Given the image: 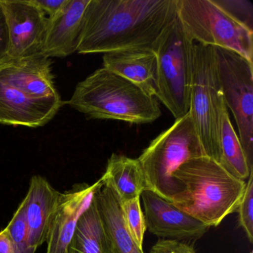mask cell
Segmentation results:
<instances>
[{"label":"cell","mask_w":253,"mask_h":253,"mask_svg":"<svg viewBox=\"0 0 253 253\" xmlns=\"http://www.w3.org/2000/svg\"><path fill=\"white\" fill-rule=\"evenodd\" d=\"M177 15V0H90L78 52L153 48Z\"/></svg>","instance_id":"cell-1"},{"label":"cell","mask_w":253,"mask_h":253,"mask_svg":"<svg viewBox=\"0 0 253 253\" xmlns=\"http://www.w3.org/2000/svg\"><path fill=\"white\" fill-rule=\"evenodd\" d=\"M173 177L178 192L171 202L208 227L237 211L247 183L207 155L186 161Z\"/></svg>","instance_id":"cell-2"},{"label":"cell","mask_w":253,"mask_h":253,"mask_svg":"<svg viewBox=\"0 0 253 253\" xmlns=\"http://www.w3.org/2000/svg\"><path fill=\"white\" fill-rule=\"evenodd\" d=\"M68 104L92 119L145 124L161 116L155 96L104 67L78 83Z\"/></svg>","instance_id":"cell-3"},{"label":"cell","mask_w":253,"mask_h":253,"mask_svg":"<svg viewBox=\"0 0 253 253\" xmlns=\"http://www.w3.org/2000/svg\"><path fill=\"white\" fill-rule=\"evenodd\" d=\"M177 14L193 42L253 60V29L235 14L229 0H177Z\"/></svg>","instance_id":"cell-4"},{"label":"cell","mask_w":253,"mask_h":253,"mask_svg":"<svg viewBox=\"0 0 253 253\" xmlns=\"http://www.w3.org/2000/svg\"><path fill=\"white\" fill-rule=\"evenodd\" d=\"M203 155H207L189 112L154 139L137 158L146 177V190L171 201L178 192L174 172L186 161Z\"/></svg>","instance_id":"cell-5"},{"label":"cell","mask_w":253,"mask_h":253,"mask_svg":"<svg viewBox=\"0 0 253 253\" xmlns=\"http://www.w3.org/2000/svg\"><path fill=\"white\" fill-rule=\"evenodd\" d=\"M194 43L177 14L152 48L158 62L155 97L175 120L189 112Z\"/></svg>","instance_id":"cell-6"},{"label":"cell","mask_w":253,"mask_h":253,"mask_svg":"<svg viewBox=\"0 0 253 253\" xmlns=\"http://www.w3.org/2000/svg\"><path fill=\"white\" fill-rule=\"evenodd\" d=\"M223 103L214 47L195 42L189 114L206 155L216 161L219 154L220 109Z\"/></svg>","instance_id":"cell-7"},{"label":"cell","mask_w":253,"mask_h":253,"mask_svg":"<svg viewBox=\"0 0 253 253\" xmlns=\"http://www.w3.org/2000/svg\"><path fill=\"white\" fill-rule=\"evenodd\" d=\"M214 50L223 100L236 121L241 146L253 168V62L234 51Z\"/></svg>","instance_id":"cell-8"},{"label":"cell","mask_w":253,"mask_h":253,"mask_svg":"<svg viewBox=\"0 0 253 253\" xmlns=\"http://www.w3.org/2000/svg\"><path fill=\"white\" fill-rule=\"evenodd\" d=\"M8 28V58L43 54L48 17L32 0H0Z\"/></svg>","instance_id":"cell-9"},{"label":"cell","mask_w":253,"mask_h":253,"mask_svg":"<svg viewBox=\"0 0 253 253\" xmlns=\"http://www.w3.org/2000/svg\"><path fill=\"white\" fill-rule=\"evenodd\" d=\"M140 198L146 229L156 236L177 241L197 240L210 228L152 191H143Z\"/></svg>","instance_id":"cell-10"},{"label":"cell","mask_w":253,"mask_h":253,"mask_svg":"<svg viewBox=\"0 0 253 253\" xmlns=\"http://www.w3.org/2000/svg\"><path fill=\"white\" fill-rule=\"evenodd\" d=\"M51 66L43 54L8 58L0 66V79L32 98L60 100Z\"/></svg>","instance_id":"cell-11"},{"label":"cell","mask_w":253,"mask_h":253,"mask_svg":"<svg viewBox=\"0 0 253 253\" xmlns=\"http://www.w3.org/2000/svg\"><path fill=\"white\" fill-rule=\"evenodd\" d=\"M103 185V179L100 178L94 184L79 185L61 193L47 237V253H69L78 218Z\"/></svg>","instance_id":"cell-12"},{"label":"cell","mask_w":253,"mask_h":253,"mask_svg":"<svg viewBox=\"0 0 253 253\" xmlns=\"http://www.w3.org/2000/svg\"><path fill=\"white\" fill-rule=\"evenodd\" d=\"M63 106L60 100H41L29 97L0 79V124L23 126H42Z\"/></svg>","instance_id":"cell-13"},{"label":"cell","mask_w":253,"mask_h":253,"mask_svg":"<svg viewBox=\"0 0 253 253\" xmlns=\"http://www.w3.org/2000/svg\"><path fill=\"white\" fill-rule=\"evenodd\" d=\"M89 1L69 0L57 15L48 18L43 55L48 58L65 57L78 51Z\"/></svg>","instance_id":"cell-14"},{"label":"cell","mask_w":253,"mask_h":253,"mask_svg":"<svg viewBox=\"0 0 253 253\" xmlns=\"http://www.w3.org/2000/svg\"><path fill=\"white\" fill-rule=\"evenodd\" d=\"M60 195L42 176L35 175L31 179L27 195L23 201L31 244L35 250L46 242Z\"/></svg>","instance_id":"cell-15"},{"label":"cell","mask_w":253,"mask_h":253,"mask_svg":"<svg viewBox=\"0 0 253 253\" xmlns=\"http://www.w3.org/2000/svg\"><path fill=\"white\" fill-rule=\"evenodd\" d=\"M101 178L103 185L94 196L106 235V253H143L128 232L118 194L109 181Z\"/></svg>","instance_id":"cell-16"},{"label":"cell","mask_w":253,"mask_h":253,"mask_svg":"<svg viewBox=\"0 0 253 253\" xmlns=\"http://www.w3.org/2000/svg\"><path fill=\"white\" fill-rule=\"evenodd\" d=\"M103 67L131 81L152 96L156 95L158 62L152 48H127L106 53Z\"/></svg>","instance_id":"cell-17"},{"label":"cell","mask_w":253,"mask_h":253,"mask_svg":"<svg viewBox=\"0 0 253 253\" xmlns=\"http://www.w3.org/2000/svg\"><path fill=\"white\" fill-rule=\"evenodd\" d=\"M102 177L112 185L122 203L140 197L146 189L144 171L137 158L112 154Z\"/></svg>","instance_id":"cell-18"},{"label":"cell","mask_w":253,"mask_h":253,"mask_svg":"<svg viewBox=\"0 0 253 253\" xmlns=\"http://www.w3.org/2000/svg\"><path fill=\"white\" fill-rule=\"evenodd\" d=\"M219 154L217 162L228 172L241 180L249 178L253 171L235 131L225 103L220 109Z\"/></svg>","instance_id":"cell-19"},{"label":"cell","mask_w":253,"mask_h":253,"mask_svg":"<svg viewBox=\"0 0 253 253\" xmlns=\"http://www.w3.org/2000/svg\"><path fill=\"white\" fill-rule=\"evenodd\" d=\"M69 253H106V235L94 195L78 218Z\"/></svg>","instance_id":"cell-20"},{"label":"cell","mask_w":253,"mask_h":253,"mask_svg":"<svg viewBox=\"0 0 253 253\" xmlns=\"http://www.w3.org/2000/svg\"><path fill=\"white\" fill-rule=\"evenodd\" d=\"M5 229L12 244L14 253H35L36 250L32 247L29 238L23 201Z\"/></svg>","instance_id":"cell-21"},{"label":"cell","mask_w":253,"mask_h":253,"mask_svg":"<svg viewBox=\"0 0 253 253\" xmlns=\"http://www.w3.org/2000/svg\"><path fill=\"white\" fill-rule=\"evenodd\" d=\"M126 225L136 244L143 248V238L146 231L144 214L140 207V197L122 203Z\"/></svg>","instance_id":"cell-22"},{"label":"cell","mask_w":253,"mask_h":253,"mask_svg":"<svg viewBox=\"0 0 253 253\" xmlns=\"http://www.w3.org/2000/svg\"><path fill=\"white\" fill-rule=\"evenodd\" d=\"M239 223L250 242L253 241V171L246 183L245 190L238 210Z\"/></svg>","instance_id":"cell-23"},{"label":"cell","mask_w":253,"mask_h":253,"mask_svg":"<svg viewBox=\"0 0 253 253\" xmlns=\"http://www.w3.org/2000/svg\"><path fill=\"white\" fill-rule=\"evenodd\" d=\"M150 253H196L193 247L182 241L160 240L150 250Z\"/></svg>","instance_id":"cell-24"},{"label":"cell","mask_w":253,"mask_h":253,"mask_svg":"<svg viewBox=\"0 0 253 253\" xmlns=\"http://www.w3.org/2000/svg\"><path fill=\"white\" fill-rule=\"evenodd\" d=\"M8 48L9 39L8 28L3 9L0 4V66L8 58Z\"/></svg>","instance_id":"cell-25"},{"label":"cell","mask_w":253,"mask_h":253,"mask_svg":"<svg viewBox=\"0 0 253 253\" xmlns=\"http://www.w3.org/2000/svg\"><path fill=\"white\" fill-rule=\"evenodd\" d=\"M69 0H32V2L39 7L45 14H48V18L57 15L69 2Z\"/></svg>","instance_id":"cell-26"},{"label":"cell","mask_w":253,"mask_h":253,"mask_svg":"<svg viewBox=\"0 0 253 253\" xmlns=\"http://www.w3.org/2000/svg\"><path fill=\"white\" fill-rule=\"evenodd\" d=\"M0 253H14L12 244L5 229L0 232Z\"/></svg>","instance_id":"cell-27"}]
</instances>
